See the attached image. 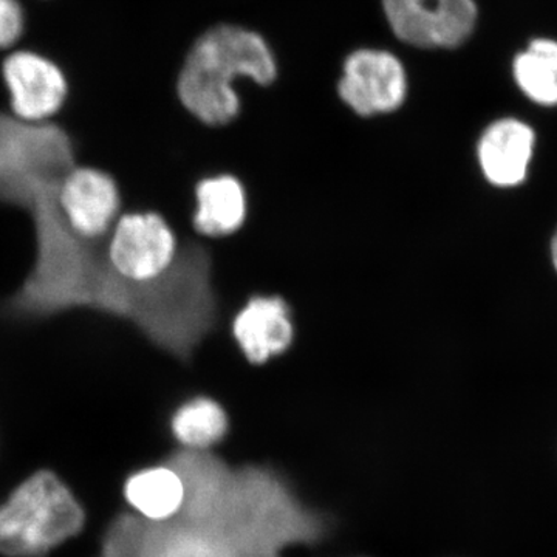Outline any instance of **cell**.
<instances>
[{"label":"cell","instance_id":"cell-1","mask_svg":"<svg viewBox=\"0 0 557 557\" xmlns=\"http://www.w3.org/2000/svg\"><path fill=\"white\" fill-rule=\"evenodd\" d=\"M75 166L72 138L61 127L20 129L0 138V203L24 211L35 236L32 269L7 300V310L17 317L50 318L86 309L137 327L149 281H127L113 270L110 236L83 239L62 219L57 190Z\"/></svg>","mask_w":557,"mask_h":557},{"label":"cell","instance_id":"cell-2","mask_svg":"<svg viewBox=\"0 0 557 557\" xmlns=\"http://www.w3.org/2000/svg\"><path fill=\"white\" fill-rule=\"evenodd\" d=\"M276 73V61L262 36L236 25H219L190 49L180 72V101L201 123L223 126L239 113L236 81L270 84Z\"/></svg>","mask_w":557,"mask_h":557},{"label":"cell","instance_id":"cell-3","mask_svg":"<svg viewBox=\"0 0 557 557\" xmlns=\"http://www.w3.org/2000/svg\"><path fill=\"white\" fill-rule=\"evenodd\" d=\"M152 307L143 335L178 359H189L218 317L212 262L200 245L178 248L170 269L156 277Z\"/></svg>","mask_w":557,"mask_h":557},{"label":"cell","instance_id":"cell-4","mask_svg":"<svg viewBox=\"0 0 557 557\" xmlns=\"http://www.w3.org/2000/svg\"><path fill=\"white\" fill-rule=\"evenodd\" d=\"M86 522L84 509L57 474L35 472L0 507V553L40 557L75 537Z\"/></svg>","mask_w":557,"mask_h":557},{"label":"cell","instance_id":"cell-5","mask_svg":"<svg viewBox=\"0 0 557 557\" xmlns=\"http://www.w3.org/2000/svg\"><path fill=\"white\" fill-rule=\"evenodd\" d=\"M177 251L174 231L157 212L121 215L108 245L113 270L132 282L159 277L170 269Z\"/></svg>","mask_w":557,"mask_h":557},{"label":"cell","instance_id":"cell-6","mask_svg":"<svg viewBox=\"0 0 557 557\" xmlns=\"http://www.w3.org/2000/svg\"><path fill=\"white\" fill-rule=\"evenodd\" d=\"M388 25L416 47H456L471 35L478 10L472 0H383Z\"/></svg>","mask_w":557,"mask_h":557},{"label":"cell","instance_id":"cell-7","mask_svg":"<svg viewBox=\"0 0 557 557\" xmlns=\"http://www.w3.org/2000/svg\"><path fill=\"white\" fill-rule=\"evenodd\" d=\"M341 100L359 116L395 112L406 100L408 78L395 54L384 50L354 51L344 62Z\"/></svg>","mask_w":557,"mask_h":557},{"label":"cell","instance_id":"cell-8","mask_svg":"<svg viewBox=\"0 0 557 557\" xmlns=\"http://www.w3.org/2000/svg\"><path fill=\"white\" fill-rule=\"evenodd\" d=\"M57 200L65 225L83 239H108L119 220V185L95 168L76 164L61 180Z\"/></svg>","mask_w":557,"mask_h":557},{"label":"cell","instance_id":"cell-9","mask_svg":"<svg viewBox=\"0 0 557 557\" xmlns=\"http://www.w3.org/2000/svg\"><path fill=\"white\" fill-rule=\"evenodd\" d=\"M3 79L11 95L14 116L24 121H47L64 104L67 83L53 62L17 51L3 62Z\"/></svg>","mask_w":557,"mask_h":557},{"label":"cell","instance_id":"cell-10","mask_svg":"<svg viewBox=\"0 0 557 557\" xmlns=\"http://www.w3.org/2000/svg\"><path fill=\"white\" fill-rule=\"evenodd\" d=\"M233 333L245 358L252 364H263L284 354L295 338L287 302L278 296L249 299L234 319Z\"/></svg>","mask_w":557,"mask_h":557},{"label":"cell","instance_id":"cell-11","mask_svg":"<svg viewBox=\"0 0 557 557\" xmlns=\"http://www.w3.org/2000/svg\"><path fill=\"white\" fill-rule=\"evenodd\" d=\"M534 134L516 120L497 121L487 127L479 143L483 174L496 186H516L523 182L533 156Z\"/></svg>","mask_w":557,"mask_h":557},{"label":"cell","instance_id":"cell-12","mask_svg":"<svg viewBox=\"0 0 557 557\" xmlns=\"http://www.w3.org/2000/svg\"><path fill=\"white\" fill-rule=\"evenodd\" d=\"M197 209L194 228L209 237L236 233L247 219V196L233 175L201 180L196 188Z\"/></svg>","mask_w":557,"mask_h":557},{"label":"cell","instance_id":"cell-13","mask_svg":"<svg viewBox=\"0 0 557 557\" xmlns=\"http://www.w3.org/2000/svg\"><path fill=\"white\" fill-rule=\"evenodd\" d=\"M124 498L141 518L164 522L174 518L185 502V485L177 472L164 463L132 472L124 482Z\"/></svg>","mask_w":557,"mask_h":557},{"label":"cell","instance_id":"cell-14","mask_svg":"<svg viewBox=\"0 0 557 557\" xmlns=\"http://www.w3.org/2000/svg\"><path fill=\"white\" fill-rule=\"evenodd\" d=\"M170 428L178 446L208 450L218 448L228 437L231 421L215 399L197 397L175 410Z\"/></svg>","mask_w":557,"mask_h":557},{"label":"cell","instance_id":"cell-15","mask_svg":"<svg viewBox=\"0 0 557 557\" xmlns=\"http://www.w3.org/2000/svg\"><path fill=\"white\" fill-rule=\"evenodd\" d=\"M520 89L541 104H557V42L539 39L515 62Z\"/></svg>","mask_w":557,"mask_h":557},{"label":"cell","instance_id":"cell-16","mask_svg":"<svg viewBox=\"0 0 557 557\" xmlns=\"http://www.w3.org/2000/svg\"><path fill=\"white\" fill-rule=\"evenodd\" d=\"M24 32V11L17 0H0V50L9 49Z\"/></svg>","mask_w":557,"mask_h":557},{"label":"cell","instance_id":"cell-17","mask_svg":"<svg viewBox=\"0 0 557 557\" xmlns=\"http://www.w3.org/2000/svg\"><path fill=\"white\" fill-rule=\"evenodd\" d=\"M552 256H553V263H555V267L557 270V233H556L555 239H553V244H552Z\"/></svg>","mask_w":557,"mask_h":557}]
</instances>
